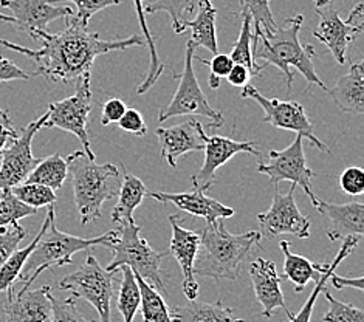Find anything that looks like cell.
Here are the masks:
<instances>
[{
	"instance_id": "816d5d0a",
	"label": "cell",
	"mask_w": 364,
	"mask_h": 322,
	"mask_svg": "<svg viewBox=\"0 0 364 322\" xmlns=\"http://www.w3.org/2000/svg\"><path fill=\"white\" fill-rule=\"evenodd\" d=\"M0 21H2V22H8V23H14V17L0 13Z\"/></svg>"
},
{
	"instance_id": "277c9868",
	"label": "cell",
	"mask_w": 364,
	"mask_h": 322,
	"mask_svg": "<svg viewBox=\"0 0 364 322\" xmlns=\"http://www.w3.org/2000/svg\"><path fill=\"white\" fill-rule=\"evenodd\" d=\"M67 164L81 223L85 226L100 220L102 203L118 195L121 186L118 168L112 163L98 164L84 151H75L68 155Z\"/></svg>"
},
{
	"instance_id": "d6a6232c",
	"label": "cell",
	"mask_w": 364,
	"mask_h": 322,
	"mask_svg": "<svg viewBox=\"0 0 364 322\" xmlns=\"http://www.w3.org/2000/svg\"><path fill=\"white\" fill-rule=\"evenodd\" d=\"M119 273L123 274V281H121L118 293V310L124 322H134L141 301L140 286H138L132 268L126 265L119 267Z\"/></svg>"
},
{
	"instance_id": "f1b7e54d",
	"label": "cell",
	"mask_w": 364,
	"mask_h": 322,
	"mask_svg": "<svg viewBox=\"0 0 364 322\" xmlns=\"http://www.w3.org/2000/svg\"><path fill=\"white\" fill-rule=\"evenodd\" d=\"M53 217H56L55 205H50L48 206V211H47V215H46V220H44V223H42L39 232L36 234V237L31 240L30 245H27L25 248H22V249H16L13 254L8 257L5 262L2 264V267H0V291H6V290H10V289H14V282L19 279V276L22 273V268H23L25 262H27V259L31 254V251L34 249V247L38 245V242H39V239L42 236V232L46 231L50 220L53 219Z\"/></svg>"
},
{
	"instance_id": "60d3db41",
	"label": "cell",
	"mask_w": 364,
	"mask_h": 322,
	"mask_svg": "<svg viewBox=\"0 0 364 322\" xmlns=\"http://www.w3.org/2000/svg\"><path fill=\"white\" fill-rule=\"evenodd\" d=\"M25 237H27V231L19 223L0 228V267L17 249Z\"/></svg>"
},
{
	"instance_id": "c3c4849f",
	"label": "cell",
	"mask_w": 364,
	"mask_h": 322,
	"mask_svg": "<svg viewBox=\"0 0 364 322\" xmlns=\"http://www.w3.org/2000/svg\"><path fill=\"white\" fill-rule=\"evenodd\" d=\"M19 136L13 127V121L8 117L5 110L0 109V154L10 146L16 138Z\"/></svg>"
},
{
	"instance_id": "8992f818",
	"label": "cell",
	"mask_w": 364,
	"mask_h": 322,
	"mask_svg": "<svg viewBox=\"0 0 364 322\" xmlns=\"http://www.w3.org/2000/svg\"><path fill=\"white\" fill-rule=\"evenodd\" d=\"M141 226L135 220L119 223L118 240L110 249L114 251V259L106 269L114 272L119 267H129L147 284L152 285L163 294H166V286L161 279V262L169 256V251L154 249L146 239L140 236Z\"/></svg>"
},
{
	"instance_id": "5b68a950",
	"label": "cell",
	"mask_w": 364,
	"mask_h": 322,
	"mask_svg": "<svg viewBox=\"0 0 364 322\" xmlns=\"http://www.w3.org/2000/svg\"><path fill=\"white\" fill-rule=\"evenodd\" d=\"M118 240V231H107L97 237H77L59 231L56 228V217L50 220L46 231L34 247L31 254L25 262L19 279L22 282L21 290L30 289V285L38 279L41 273L51 268H58L63 265H72L73 254L80 251L90 249L92 247H109L112 248Z\"/></svg>"
},
{
	"instance_id": "ffe728a7",
	"label": "cell",
	"mask_w": 364,
	"mask_h": 322,
	"mask_svg": "<svg viewBox=\"0 0 364 322\" xmlns=\"http://www.w3.org/2000/svg\"><path fill=\"white\" fill-rule=\"evenodd\" d=\"M250 277L257 302L262 306V316L272 318L277 308H282L290 318L293 313L289 310L281 289L282 277L277 274L273 260L256 259L250 264Z\"/></svg>"
},
{
	"instance_id": "4fadbf2b",
	"label": "cell",
	"mask_w": 364,
	"mask_h": 322,
	"mask_svg": "<svg viewBox=\"0 0 364 322\" xmlns=\"http://www.w3.org/2000/svg\"><path fill=\"white\" fill-rule=\"evenodd\" d=\"M47 112L36 121L22 129V134L0 154V189H11L21 185L41 159H36L31 152L33 138L44 127Z\"/></svg>"
},
{
	"instance_id": "f6af8a7d",
	"label": "cell",
	"mask_w": 364,
	"mask_h": 322,
	"mask_svg": "<svg viewBox=\"0 0 364 322\" xmlns=\"http://www.w3.org/2000/svg\"><path fill=\"white\" fill-rule=\"evenodd\" d=\"M119 129H123L124 132L132 134L135 136H146L147 126L144 123V118L136 109H126L123 117L118 121Z\"/></svg>"
},
{
	"instance_id": "7a4b0ae2",
	"label": "cell",
	"mask_w": 364,
	"mask_h": 322,
	"mask_svg": "<svg viewBox=\"0 0 364 322\" xmlns=\"http://www.w3.org/2000/svg\"><path fill=\"white\" fill-rule=\"evenodd\" d=\"M200 234L194 274L211 277L215 281H236L242 264L256 248L261 247V232L248 231L244 234H231L223 220L215 225H206Z\"/></svg>"
},
{
	"instance_id": "4dcf8cb0",
	"label": "cell",
	"mask_w": 364,
	"mask_h": 322,
	"mask_svg": "<svg viewBox=\"0 0 364 322\" xmlns=\"http://www.w3.org/2000/svg\"><path fill=\"white\" fill-rule=\"evenodd\" d=\"M251 41H253V31H251V16L248 13L242 11V28L236 43L232 45L230 58L232 59L234 64L244 65L248 70L250 76L255 77L267 67L264 64L259 65L256 63L255 51H253V47H251Z\"/></svg>"
},
{
	"instance_id": "9c48e42d",
	"label": "cell",
	"mask_w": 364,
	"mask_h": 322,
	"mask_svg": "<svg viewBox=\"0 0 364 322\" xmlns=\"http://www.w3.org/2000/svg\"><path fill=\"white\" fill-rule=\"evenodd\" d=\"M92 112V90L90 75L84 76L76 84V92L70 98L48 104L47 119L44 127H58L65 132L73 134L82 144V151L89 159L95 160L92 151L90 136L87 132L89 115Z\"/></svg>"
},
{
	"instance_id": "8fae6325",
	"label": "cell",
	"mask_w": 364,
	"mask_h": 322,
	"mask_svg": "<svg viewBox=\"0 0 364 322\" xmlns=\"http://www.w3.org/2000/svg\"><path fill=\"white\" fill-rule=\"evenodd\" d=\"M242 98L245 100H255L259 106H261L265 112L264 121L268 124H272L277 129L282 130H291L302 135L311 143V146L318 147L323 152H331L327 144H324L314 132V124L309 119L304 107L296 101H281L277 98H267L259 92L253 85H244L242 90Z\"/></svg>"
},
{
	"instance_id": "3957f363",
	"label": "cell",
	"mask_w": 364,
	"mask_h": 322,
	"mask_svg": "<svg viewBox=\"0 0 364 322\" xmlns=\"http://www.w3.org/2000/svg\"><path fill=\"white\" fill-rule=\"evenodd\" d=\"M304 23L302 14H296L285 21L281 27H277L274 33L265 34L261 27H255V38L262 41V47L256 45L255 59L265 60V67L274 65L284 73L287 80V95H290L293 85V73L290 67L306 77L307 89L311 85H318L323 90H327L324 82L319 80L315 67L314 58L316 56L314 45H301L299 31Z\"/></svg>"
},
{
	"instance_id": "b9f144b4",
	"label": "cell",
	"mask_w": 364,
	"mask_h": 322,
	"mask_svg": "<svg viewBox=\"0 0 364 322\" xmlns=\"http://www.w3.org/2000/svg\"><path fill=\"white\" fill-rule=\"evenodd\" d=\"M51 306H53V319L51 322H95L82 316V313L76 307L75 298L58 299L51 294Z\"/></svg>"
},
{
	"instance_id": "7bdbcfd3",
	"label": "cell",
	"mask_w": 364,
	"mask_h": 322,
	"mask_svg": "<svg viewBox=\"0 0 364 322\" xmlns=\"http://www.w3.org/2000/svg\"><path fill=\"white\" fill-rule=\"evenodd\" d=\"M193 59L198 60V63H202L203 65L210 67L211 75H210V80H208V81H210V87L213 90L219 89L220 80H222V77H227V75L230 73V70L234 65L230 55H223V53H215L211 60H206V59H202L198 56H194Z\"/></svg>"
},
{
	"instance_id": "603a6c76",
	"label": "cell",
	"mask_w": 364,
	"mask_h": 322,
	"mask_svg": "<svg viewBox=\"0 0 364 322\" xmlns=\"http://www.w3.org/2000/svg\"><path fill=\"white\" fill-rule=\"evenodd\" d=\"M335 104L346 113L363 115L364 113V65L357 60L350 65V70L338 77L333 89H328Z\"/></svg>"
},
{
	"instance_id": "30bf717a",
	"label": "cell",
	"mask_w": 364,
	"mask_h": 322,
	"mask_svg": "<svg viewBox=\"0 0 364 322\" xmlns=\"http://www.w3.org/2000/svg\"><path fill=\"white\" fill-rule=\"evenodd\" d=\"M302 135L296 134L294 141L284 151H270L268 156L270 161L259 163L257 171L270 178L272 185H279L281 181H290L294 186H301L306 195L310 198L311 205L316 210L319 206V198L311 190V178L316 173L309 169L304 154V146H302Z\"/></svg>"
},
{
	"instance_id": "83f0119b",
	"label": "cell",
	"mask_w": 364,
	"mask_h": 322,
	"mask_svg": "<svg viewBox=\"0 0 364 322\" xmlns=\"http://www.w3.org/2000/svg\"><path fill=\"white\" fill-rule=\"evenodd\" d=\"M360 242H361L360 236H350V237H346L343 240V247L340 248V251H338V254L335 256L333 262L331 265H327V268L324 269V272L319 274L315 289H314V291H311V294H310V298L307 299V302L304 304V306H302V308L299 310L298 315H291L290 316L289 322H310L311 321V313H314V310H315L316 299H318V296L323 293V289H324L326 282L328 281V277H331L335 273L336 267L340 265L346 257L352 254V252L355 251V248L360 245Z\"/></svg>"
},
{
	"instance_id": "f5cc1de1",
	"label": "cell",
	"mask_w": 364,
	"mask_h": 322,
	"mask_svg": "<svg viewBox=\"0 0 364 322\" xmlns=\"http://www.w3.org/2000/svg\"><path fill=\"white\" fill-rule=\"evenodd\" d=\"M315 2V6L319 8V6H324V5H328V4H333L335 0H314Z\"/></svg>"
},
{
	"instance_id": "ab89813d",
	"label": "cell",
	"mask_w": 364,
	"mask_h": 322,
	"mask_svg": "<svg viewBox=\"0 0 364 322\" xmlns=\"http://www.w3.org/2000/svg\"><path fill=\"white\" fill-rule=\"evenodd\" d=\"M323 293L328 302V310L323 316L324 322H364L363 310L335 299L332 293L323 289Z\"/></svg>"
},
{
	"instance_id": "d590c367",
	"label": "cell",
	"mask_w": 364,
	"mask_h": 322,
	"mask_svg": "<svg viewBox=\"0 0 364 322\" xmlns=\"http://www.w3.org/2000/svg\"><path fill=\"white\" fill-rule=\"evenodd\" d=\"M11 190L22 203L34 208V210H39V208L56 203L55 190L48 186L39 185V183L25 181V183H21V185L11 188Z\"/></svg>"
},
{
	"instance_id": "e0dca14e",
	"label": "cell",
	"mask_w": 364,
	"mask_h": 322,
	"mask_svg": "<svg viewBox=\"0 0 364 322\" xmlns=\"http://www.w3.org/2000/svg\"><path fill=\"white\" fill-rule=\"evenodd\" d=\"M157 136L163 160L171 168H176L177 160L185 154L203 151L208 141L203 124L194 118L172 127H160L157 129Z\"/></svg>"
},
{
	"instance_id": "ba28073f",
	"label": "cell",
	"mask_w": 364,
	"mask_h": 322,
	"mask_svg": "<svg viewBox=\"0 0 364 322\" xmlns=\"http://www.w3.org/2000/svg\"><path fill=\"white\" fill-rule=\"evenodd\" d=\"M196 47L188 41L186 43V56H185V67L183 72L180 75V84L178 89L171 100L168 106L160 109L159 121H164L174 117H186V115H198L211 119V127H222L223 126V117L219 110L210 106L205 93L198 84L194 67H193V58H194Z\"/></svg>"
},
{
	"instance_id": "74e56055",
	"label": "cell",
	"mask_w": 364,
	"mask_h": 322,
	"mask_svg": "<svg viewBox=\"0 0 364 322\" xmlns=\"http://www.w3.org/2000/svg\"><path fill=\"white\" fill-rule=\"evenodd\" d=\"M51 4H63V2H73L76 5V13L65 17V19L72 21L75 23H80L81 27L87 28L89 21L92 17L100 13L104 8L119 5L121 0H50Z\"/></svg>"
},
{
	"instance_id": "681fc988",
	"label": "cell",
	"mask_w": 364,
	"mask_h": 322,
	"mask_svg": "<svg viewBox=\"0 0 364 322\" xmlns=\"http://www.w3.org/2000/svg\"><path fill=\"white\" fill-rule=\"evenodd\" d=\"M250 73L244 65L234 64L232 68L230 70V73L227 75V81L232 85V87H244L248 84L250 81Z\"/></svg>"
},
{
	"instance_id": "d4e9b609",
	"label": "cell",
	"mask_w": 364,
	"mask_h": 322,
	"mask_svg": "<svg viewBox=\"0 0 364 322\" xmlns=\"http://www.w3.org/2000/svg\"><path fill=\"white\" fill-rule=\"evenodd\" d=\"M172 322H245L234 315V310L222 306V302L189 301L186 306H176L169 310Z\"/></svg>"
},
{
	"instance_id": "1f68e13d",
	"label": "cell",
	"mask_w": 364,
	"mask_h": 322,
	"mask_svg": "<svg viewBox=\"0 0 364 322\" xmlns=\"http://www.w3.org/2000/svg\"><path fill=\"white\" fill-rule=\"evenodd\" d=\"M134 5H135V11H136V17H138V22H140V27L141 31L144 34V41L147 43V48H149V53H151V64H149V70H147V75L144 77V81L138 85L136 93L138 95H143L146 92H149L154 84L160 80V76L163 75V72L166 70V67H164L163 63H160V58L157 53V47H155V41L152 38V34L149 31V27H147V22H146V13H144V6H143V0H134Z\"/></svg>"
},
{
	"instance_id": "6da1fadb",
	"label": "cell",
	"mask_w": 364,
	"mask_h": 322,
	"mask_svg": "<svg viewBox=\"0 0 364 322\" xmlns=\"http://www.w3.org/2000/svg\"><path fill=\"white\" fill-rule=\"evenodd\" d=\"M67 27L59 33L36 30L30 34L33 41H39L42 47L31 50L0 38V45L17 51L36 64L33 76H44L50 82L77 84L89 76L92 65L100 55L110 51H123L131 47H143L144 41L134 34L131 38L117 41H102L98 33H90L80 23L65 19Z\"/></svg>"
},
{
	"instance_id": "484cf974",
	"label": "cell",
	"mask_w": 364,
	"mask_h": 322,
	"mask_svg": "<svg viewBox=\"0 0 364 322\" xmlns=\"http://www.w3.org/2000/svg\"><path fill=\"white\" fill-rule=\"evenodd\" d=\"M284 254V276L294 285V291H304L309 282L318 281L319 274L327 268V264H311L307 257L294 254L290 251V243L282 240L279 243Z\"/></svg>"
},
{
	"instance_id": "d6986e66",
	"label": "cell",
	"mask_w": 364,
	"mask_h": 322,
	"mask_svg": "<svg viewBox=\"0 0 364 322\" xmlns=\"http://www.w3.org/2000/svg\"><path fill=\"white\" fill-rule=\"evenodd\" d=\"M172 226V239L169 254L176 257L183 273V293L189 301L197 299L198 284L194 274V262L198 248H200V234L198 231H191L180 225L181 219L177 215H169Z\"/></svg>"
},
{
	"instance_id": "7c38bea8",
	"label": "cell",
	"mask_w": 364,
	"mask_h": 322,
	"mask_svg": "<svg viewBox=\"0 0 364 322\" xmlns=\"http://www.w3.org/2000/svg\"><path fill=\"white\" fill-rule=\"evenodd\" d=\"M294 188L296 186L291 185L287 194L277 193L276 189L270 210L257 215L261 226L259 232L262 237L273 240L282 234H290L299 239L310 237V220L309 217L302 215L294 202Z\"/></svg>"
},
{
	"instance_id": "cb8c5ba5",
	"label": "cell",
	"mask_w": 364,
	"mask_h": 322,
	"mask_svg": "<svg viewBox=\"0 0 364 322\" xmlns=\"http://www.w3.org/2000/svg\"><path fill=\"white\" fill-rule=\"evenodd\" d=\"M215 17L218 10L211 0H198V13L193 21H188L186 28L191 30L189 42L193 45L203 47L213 55L219 53L218 30H215Z\"/></svg>"
},
{
	"instance_id": "2e32d148",
	"label": "cell",
	"mask_w": 364,
	"mask_h": 322,
	"mask_svg": "<svg viewBox=\"0 0 364 322\" xmlns=\"http://www.w3.org/2000/svg\"><path fill=\"white\" fill-rule=\"evenodd\" d=\"M0 6L13 13L16 30L28 36L36 30H47L50 22L73 14L70 6L51 4L50 0H0Z\"/></svg>"
},
{
	"instance_id": "44dd1931",
	"label": "cell",
	"mask_w": 364,
	"mask_h": 322,
	"mask_svg": "<svg viewBox=\"0 0 364 322\" xmlns=\"http://www.w3.org/2000/svg\"><path fill=\"white\" fill-rule=\"evenodd\" d=\"M151 198L157 200L161 203H172L176 205L178 210L185 211L191 215L202 217L206 220L208 225H215L219 220L230 219L234 215V210L230 206H225L219 200L206 197L202 190H193V193H180V194H171V193H147Z\"/></svg>"
},
{
	"instance_id": "f546056e",
	"label": "cell",
	"mask_w": 364,
	"mask_h": 322,
	"mask_svg": "<svg viewBox=\"0 0 364 322\" xmlns=\"http://www.w3.org/2000/svg\"><path fill=\"white\" fill-rule=\"evenodd\" d=\"M67 177H68L67 160H64L59 154H55V155L47 156V159H41L25 181L39 183V185H44L53 190H58L63 188Z\"/></svg>"
},
{
	"instance_id": "4316f807",
	"label": "cell",
	"mask_w": 364,
	"mask_h": 322,
	"mask_svg": "<svg viewBox=\"0 0 364 322\" xmlns=\"http://www.w3.org/2000/svg\"><path fill=\"white\" fill-rule=\"evenodd\" d=\"M147 194L144 183L135 177L134 173L124 169L123 180L118 190V202L112 211V220L115 223H123L134 219V211L141 205Z\"/></svg>"
},
{
	"instance_id": "7dc6e473",
	"label": "cell",
	"mask_w": 364,
	"mask_h": 322,
	"mask_svg": "<svg viewBox=\"0 0 364 322\" xmlns=\"http://www.w3.org/2000/svg\"><path fill=\"white\" fill-rule=\"evenodd\" d=\"M31 76H33V73L22 70V68L17 67L13 60L0 56V82L30 80Z\"/></svg>"
},
{
	"instance_id": "52a82bcc",
	"label": "cell",
	"mask_w": 364,
	"mask_h": 322,
	"mask_svg": "<svg viewBox=\"0 0 364 322\" xmlns=\"http://www.w3.org/2000/svg\"><path fill=\"white\" fill-rule=\"evenodd\" d=\"M118 273L119 268L114 269V272L102 268L89 249L80 268L59 282V289L70 291L72 298L76 301L85 299L90 302L95 310L98 311L101 319L100 322H112L110 304L112 298L115 296L114 282Z\"/></svg>"
},
{
	"instance_id": "8d00e7d4",
	"label": "cell",
	"mask_w": 364,
	"mask_h": 322,
	"mask_svg": "<svg viewBox=\"0 0 364 322\" xmlns=\"http://www.w3.org/2000/svg\"><path fill=\"white\" fill-rule=\"evenodd\" d=\"M38 210L22 203L11 189H0V228L14 225L25 217L34 215Z\"/></svg>"
},
{
	"instance_id": "5bb4252c",
	"label": "cell",
	"mask_w": 364,
	"mask_h": 322,
	"mask_svg": "<svg viewBox=\"0 0 364 322\" xmlns=\"http://www.w3.org/2000/svg\"><path fill=\"white\" fill-rule=\"evenodd\" d=\"M256 141H234L231 138L225 136H208V141L205 146V161L202 168L198 169L191 181L196 190H205L210 189L215 183V171L225 163H228L234 155L237 154H251L261 159L262 154L256 149Z\"/></svg>"
},
{
	"instance_id": "ac0fdd59",
	"label": "cell",
	"mask_w": 364,
	"mask_h": 322,
	"mask_svg": "<svg viewBox=\"0 0 364 322\" xmlns=\"http://www.w3.org/2000/svg\"><path fill=\"white\" fill-rule=\"evenodd\" d=\"M6 322H51V286L44 285L38 290H21L14 294V289L6 290L4 306Z\"/></svg>"
},
{
	"instance_id": "9a60e30c",
	"label": "cell",
	"mask_w": 364,
	"mask_h": 322,
	"mask_svg": "<svg viewBox=\"0 0 364 322\" xmlns=\"http://www.w3.org/2000/svg\"><path fill=\"white\" fill-rule=\"evenodd\" d=\"M316 13L319 23L316 28L311 30V34L319 42H323L331 50L336 63L343 65L346 63V58H348L349 43L355 39V36L363 33V28L355 27L349 21H343L332 4L316 8Z\"/></svg>"
},
{
	"instance_id": "e575fe53",
	"label": "cell",
	"mask_w": 364,
	"mask_h": 322,
	"mask_svg": "<svg viewBox=\"0 0 364 322\" xmlns=\"http://www.w3.org/2000/svg\"><path fill=\"white\" fill-rule=\"evenodd\" d=\"M194 0H154L151 5L144 8V13H168L176 34H183L188 28V16L194 13Z\"/></svg>"
},
{
	"instance_id": "f907efd6",
	"label": "cell",
	"mask_w": 364,
	"mask_h": 322,
	"mask_svg": "<svg viewBox=\"0 0 364 322\" xmlns=\"http://www.w3.org/2000/svg\"><path fill=\"white\" fill-rule=\"evenodd\" d=\"M328 279L332 281V285L338 290H343L346 286H350V289H357L358 291H363V277H338L336 274H332Z\"/></svg>"
},
{
	"instance_id": "bcb514c9",
	"label": "cell",
	"mask_w": 364,
	"mask_h": 322,
	"mask_svg": "<svg viewBox=\"0 0 364 322\" xmlns=\"http://www.w3.org/2000/svg\"><path fill=\"white\" fill-rule=\"evenodd\" d=\"M126 104L123 100L119 98H110L102 106V115H101V124L102 126H109L112 123H118L119 118L123 117V113L126 112Z\"/></svg>"
},
{
	"instance_id": "7402d4cb",
	"label": "cell",
	"mask_w": 364,
	"mask_h": 322,
	"mask_svg": "<svg viewBox=\"0 0 364 322\" xmlns=\"http://www.w3.org/2000/svg\"><path fill=\"white\" fill-rule=\"evenodd\" d=\"M318 213L327 215L331 220V231L327 232L332 242L344 240L350 236H360L364 234V206L361 202H350L344 205H333L321 202Z\"/></svg>"
},
{
	"instance_id": "836d02e7",
	"label": "cell",
	"mask_w": 364,
	"mask_h": 322,
	"mask_svg": "<svg viewBox=\"0 0 364 322\" xmlns=\"http://www.w3.org/2000/svg\"><path fill=\"white\" fill-rule=\"evenodd\" d=\"M138 286H140L141 294V316L143 322H172L169 308L166 302L161 298L157 289L147 284L140 276H136Z\"/></svg>"
},
{
	"instance_id": "ee69618b",
	"label": "cell",
	"mask_w": 364,
	"mask_h": 322,
	"mask_svg": "<svg viewBox=\"0 0 364 322\" xmlns=\"http://www.w3.org/2000/svg\"><path fill=\"white\" fill-rule=\"evenodd\" d=\"M340 186L348 195H361L364 193V171L355 166L344 169L340 176Z\"/></svg>"
},
{
	"instance_id": "f35d334b",
	"label": "cell",
	"mask_w": 364,
	"mask_h": 322,
	"mask_svg": "<svg viewBox=\"0 0 364 322\" xmlns=\"http://www.w3.org/2000/svg\"><path fill=\"white\" fill-rule=\"evenodd\" d=\"M242 11L251 16L255 27H261L265 34L276 31L277 25L270 10V0H240Z\"/></svg>"
}]
</instances>
